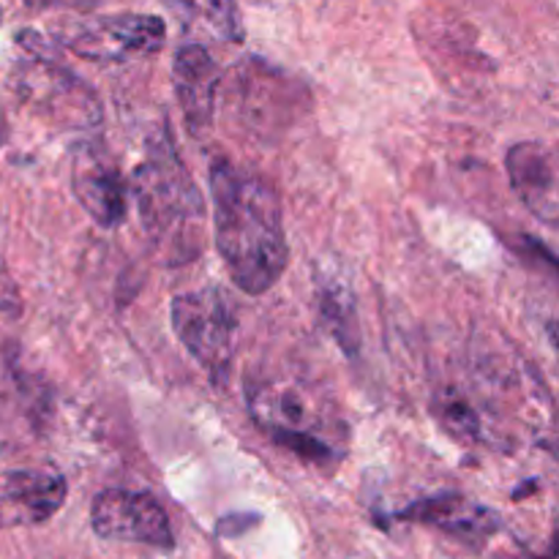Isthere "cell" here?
Instances as JSON below:
<instances>
[{
  "mask_svg": "<svg viewBox=\"0 0 559 559\" xmlns=\"http://www.w3.org/2000/svg\"><path fill=\"white\" fill-rule=\"evenodd\" d=\"M213 202V243L235 287L265 295L289 262L278 194L260 173L218 156L207 169Z\"/></svg>",
  "mask_w": 559,
  "mask_h": 559,
  "instance_id": "1",
  "label": "cell"
},
{
  "mask_svg": "<svg viewBox=\"0 0 559 559\" xmlns=\"http://www.w3.org/2000/svg\"><path fill=\"white\" fill-rule=\"evenodd\" d=\"M142 227L169 262H191L205 249V200L186 173L173 136L158 134L134 173Z\"/></svg>",
  "mask_w": 559,
  "mask_h": 559,
  "instance_id": "2",
  "label": "cell"
},
{
  "mask_svg": "<svg viewBox=\"0 0 559 559\" xmlns=\"http://www.w3.org/2000/svg\"><path fill=\"white\" fill-rule=\"evenodd\" d=\"M246 402L254 424L265 429L278 445L317 464L338 459L342 424L325 413L320 396L300 382L276 377L246 380Z\"/></svg>",
  "mask_w": 559,
  "mask_h": 559,
  "instance_id": "3",
  "label": "cell"
},
{
  "mask_svg": "<svg viewBox=\"0 0 559 559\" xmlns=\"http://www.w3.org/2000/svg\"><path fill=\"white\" fill-rule=\"evenodd\" d=\"M173 331L186 353L218 388L227 385L235 358V311L218 287L180 293L173 300Z\"/></svg>",
  "mask_w": 559,
  "mask_h": 559,
  "instance_id": "4",
  "label": "cell"
},
{
  "mask_svg": "<svg viewBox=\"0 0 559 559\" xmlns=\"http://www.w3.org/2000/svg\"><path fill=\"white\" fill-rule=\"evenodd\" d=\"M11 80L16 96L31 104L49 123L63 129H91L102 120V104L93 87H87L80 76L55 60L27 55Z\"/></svg>",
  "mask_w": 559,
  "mask_h": 559,
  "instance_id": "5",
  "label": "cell"
},
{
  "mask_svg": "<svg viewBox=\"0 0 559 559\" xmlns=\"http://www.w3.org/2000/svg\"><path fill=\"white\" fill-rule=\"evenodd\" d=\"M167 27L153 14H107L66 22L52 41L93 63H123L136 55H153L164 47Z\"/></svg>",
  "mask_w": 559,
  "mask_h": 559,
  "instance_id": "6",
  "label": "cell"
},
{
  "mask_svg": "<svg viewBox=\"0 0 559 559\" xmlns=\"http://www.w3.org/2000/svg\"><path fill=\"white\" fill-rule=\"evenodd\" d=\"M93 533L118 544H142L153 549H173L175 535L169 516L151 495L107 489L91 506Z\"/></svg>",
  "mask_w": 559,
  "mask_h": 559,
  "instance_id": "7",
  "label": "cell"
},
{
  "mask_svg": "<svg viewBox=\"0 0 559 559\" xmlns=\"http://www.w3.org/2000/svg\"><path fill=\"white\" fill-rule=\"evenodd\" d=\"M71 189L98 227H118L126 218L123 175L102 142L76 145L71 156Z\"/></svg>",
  "mask_w": 559,
  "mask_h": 559,
  "instance_id": "8",
  "label": "cell"
},
{
  "mask_svg": "<svg viewBox=\"0 0 559 559\" xmlns=\"http://www.w3.org/2000/svg\"><path fill=\"white\" fill-rule=\"evenodd\" d=\"M66 480L55 469L0 473V530L33 527L52 519L66 502Z\"/></svg>",
  "mask_w": 559,
  "mask_h": 559,
  "instance_id": "9",
  "label": "cell"
},
{
  "mask_svg": "<svg viewBox=\"0 0 559 559\" xmlns=\"http://www.w3.org/2000/svg\"><path fill=\"white\" fill-rule=\"evenodd\" d=\"M173 85L189 131L194 136H205L216 118L222 71L202 44H186L175 52Z\"/></svg>",
  "mask_w": 559,
  "mask_h": 559,
  "instance_id": "10",
  "label": "cell"
},
{
  "mask_svg": "<svg viewBox=\"0 0 559 559\" xmlns=\"http://www.w3.org/2000/svg\"><path fill=\"white\" fill-rule=\"evenodd\" d=\"M508 178L519 200L546 224L557 222V164L555 153L540 142H519L508 151Z\"/></svg>",
  "mask_w": 559,
  "mask_h": 559,
  "instance_id": "11",
  "label": "cell"
},
{
  "mask_svg": "<svg viewBox=\"0 0 559 559\" xmlns=\"http://www.w3.org/2000/svg\"><path fill=\"white\" fill-rule=\"evenodd\" d=\"M402 519L429 524V527L442 530L448 535H456V538L467 540V544H480V540L491 538L497 533V527H500L497 513L478 506V502L464 500L459 495L429 497V500L415 502V506H409L402 513Z\"/></svg>",
  "mask_w": 559,
  "mask_h": 559,
  "instance_id": "12",
  "label": "cell"
},
{
  "mask_svg": "<svg viewBox=\"0 0 559 559\" xmlns=\"http://www.w3.org/2000/svg\"><path fill=\"white\" fill-rule=\"evenodd\" d=\"M222 41H243V20L235 0H180Z\"/></svg>",
  "mask_w": 559,
  "mask_h": 559,
  "instance_id": "13",
  "label": "cell"
},
{
  "mask_svg": "<svg viewBox=\"0 0 559 559\" xmlns=\"http://www.w3.org/2000/svg\"><path fill=\"white\" fill-rule=\"evenodd\" d=\"M322 314H325L328 328L333 331V336L344 344V347L353 353L355 338H358V331H355V314H353V295L344 287L322 289Z\"/></svg>",
  "mask_w": 559,
  "mask_h": 559,
  "instance_id": "14",
  "label": "cell"
},
{
  "mask_svg": "<svg viewBox=\"0 0 559 559\" xmlns=\"http://www.w3.org/2000/svg\"><path fill=\"white\" fill-rule=\"evenodd\" d=\"M31 9H91L102 0H25Z\"/></svg>",
  "mask_w": 559,
  "mask_h": 559,
  "instance_id": "15",
  "label": "cell"
},
{
  "mask_svg": "<svg viewBox=\"0 0 559 559\" xmlns=\"http://www.w3.org/2000/svg\"><path fill=\"white\" fill-rule=\"evenodd\" d=\"M5 136H9V129H5V120H3V115H0V145L5 142Z\"/></svg>",
  "mask_w": 559,
  "mask_h": 559,
  "instance_id": "16",
  "label": "cell"
},
{
  "mask_svg": "<svg viewBox=\"0 0 559 559\" xmlns=\"http://www.w3.org/2000/svg\"><path fill=\"white\" fill-rule=\"evenodd\" d=\"M0 22H3V9H0Z\"/></svg>",
  "mask_w": 559,
  "mask_h": 559,
  "instance_id": "17",
  "label": "cell"
}]
</instances>
